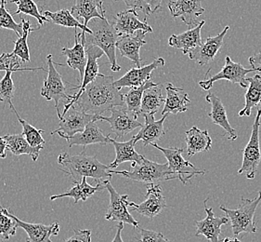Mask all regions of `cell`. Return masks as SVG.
Returning a JSON list of instances; mask_svg holds the SVG:
<instances>
[{"instance_id":"obj_1","label":"cell","mask_w":261,"mask_h":242,"mask_svg":"<svg viewBox=\"0 0 261 242\" xmlns=\"http://www.w3.org/2000/svg\"><path fill=\"white\" fill-rule=\"evenodd\" d=\"M73 105L94 116H102L114 107L125 106L124 94L115 86L112 76L99 74L94 81L86 87L83 93Z\"/></svg>"},{"instance_id":"obj_2","label":"cell","mask_w":261,"mask_h":242,"mask_svg":"<svg viewBox=\"0 0 261 242\" xmlns=\"http://www.w3.org/2000/svg\"><path fill=\"white\" fill-rule=\"evenodd\" d=\"M58 163L66 168V171H61L71 176L73 182H80L84 177H89L99 184L106 180L112 179L113 176L109 166L101 163L97 157L89 156L86 151L79 155L63 152L58 157Z\"/></svg>"},{"instance_id":"obj_3","label":"cell","mask_w":261,"mask_h":242,"mask_svg":"<svg viewBox=\"0 0 261 242\" xmlns=\"http://www.w3.org/2000/svg\"><path fill=\"white\" fill-rule=\"evenodd\" d=\"M89 29L92 34L89 37L86 36L85 47L89 46L99 47L108 57L111 64V70L114 72L120 71L121 66L117 63L116 59V42L119 38V34L115 27L111 25L106 17L103 19L95 18L89 21Z\"/></svg>"},{"instance_id":"obj_4","label":"cell","mask_w":261,"mask_h":242,"mask_svg":"<svg viewBox=\"0 0 261 242\" xmlns=\"http://www.w3.org/2000/svg\"><path fill=\"white\" fill-rule=\"evenodd\" d=\"M261 201V191L257 193L255 199L248 200L244 197L241 199V205L236 210H230L220 206V209L229 218L232 233L234 237H238L243 233L254 234L257 231L255 222L256 208Z\"/></svg>"},{"instance_id":"obj_5","label":"cell","mask_w":261,"mask_h":242,"mask_svg":"<svg viewBox=\"0 0 261 242\" xmlns=\"http://www.w3.org/2000/svg\"><path fill=\"white\" fill-rule=\"evenodd\" d=\"M131 171H114L112 174H119L127 179L147 184H157L163 181L177 179L168 167V164H159L143 158L141 164H131Z\"/></svg>"},{"instance_id":"obj_6","label":"cell","mask_w":261,"mask_h":242,"mask_svg":"<svg viewBox=\"0 0 261 242\" xmlns=\"http://www.w3.org/2000/svg\"><path fill=\"white\" fill-rule=\"evenodd\" d=\"M92 121H99V116L85 113L79 106L73 105L65 113L62 114L59 128L50 134H59L63 139L68 140L75 134L84 132L88 124Z\"/></svg>"},{"instance_id":"obj_7","label":"cell","mask_w":261,"mask_h":242,"mask_svg":"<svg viewBox=\"0 0 261 242\" xmlns=\"http://www.w3.org/2000/svg\"><path fill=\"white\" fill-rule=\"evenodd\" d=\"M47 79L44 80V84L42 87L40 94L47 101H54L55 104V109L57 111V115L59 119L62 118V113L60 111V104L63 100H67L70 102L69 96L67 94L66 87L63 83L62 76L58 72L53 62V55L48 54L47 57ZM67 103V104H68Z\"/></svg>"},{"instance_id":"obj_8","label":"cell","mask_w":261,"mask_h":242,"mask_svg":"<svg viewBox=\"0 0 261 242\" xmlns=\"http://www.w3.org/2000/svg\"><path fill=\"white\" fill-rule=\"evenodd\" d=\"M261 109L257 110L256 118L252 127L250 140L243 150V163L238 174L246 173L247 179H254L258 165L260 163L261 152L259 144V127H260Z\"/></svg>"},{"instance_id":"obj_9","label":"cell","mask_w":261,"mask_h":242,"mask_svg":"<svg viewBox=\"0 0 261 242\" xmlns=\"http://www.w3.org/2000/svg\"><path fill=\"white\" fill-rule=\"evenodd\" d=\"M151 146L157 148L164 154L165 158H167V164L170 171L183 184H187L188 181L192 179L194 175L204 174L206 173L205 171L196 168L190 161L183 158V148H162L157 143H151Z\"/></svg>"},{"instance_id":"obj_10","label":"cell","mask_w":261,"mask_h":242,"mask_svg":"<svg viewBox=\"0 0 261 242\" xmlns=\"http://www.w3.org/2000/svg\"><path fill=\"white\" fill-rule=\"evenodd\" d=\"M253 72H257L255 69H246L241 63H234L230 56L225 59L224 66L218 74L211 77L210 79L199 82V86L204 90H208L213 87V84L218 80L225 79L231 82L232 84H239L242 88L246 89L248 87V81L246 79V75Z\"/></svg>"},{"instance_id":"obj_11","label":"cell","mask_w":261,"mask_h":242,"mask_svg":"<svg viewBox=\"0 0 261 242\" xmlns=\"http://www.w3.org/2000/svg\"><path fill=\"white\" fill-rule=\"evenodd\" d=\"M103 183L105 189L108 190L110 194V204L106 212L105 219L108 221L128 224L135 228H139V223L131 215L127 209L129 207L128 196L120 195L111 184V180H106Z\"/></svg>"},{"instance_id":"obj_12","label":"cell","mask_w":261,"mask_h":242,"mask_svg":"<svg viewBox=\"0 0 261 242\" xmlns=\"http://www.w3.org/2000/svg\"><path fill=\"white\" fill-rule=\"evenodd\" d=\"M111 109V116H99V120L110 124L111 131L117 138H123L137 128H141L143 123L137 120V116L126 109L125 106H118Z\"/></svg>"},{"instance_id":"obj_13","label":"cell","mask_w":261,"mask_h":242,"mask_svg":"<svg viewBox=\"0 0 261 242\" xmlns=\"http://www.w3.org/2000/svg\"><path fill=\"white\" fill-rule=\"evenodd\" d=\"M146 199L140 204L129 202L131 211H135L150 220L162 213L167 207V202L163 196L162 187L159 184L147 185Z\"/></svg>"},{"instance_id":"obj_14","label":"cell","mask_w":261,"mask_h":242,"mask_svg":"<svg viewBox=\"0 0 261 242\" xmlns=\"http://www.w3.org/2000/svg\"><path fill=\"white\" fill-rule=\"evenodd\" d=\"M86 53H87V56H88V63H87V66H86V70H85L83 80L81 81V84L79 85V86H74L72 88V90L79 89V91L74 95L69 96L70 102L68 104L64 105L63 113H65L71 106H73V104L79 100V97L83 93L86 87L90 84L92 81H94L96 78L99 76L98 59L100 58L105 54V53L97 46H89V47H86Z\"/></svg>"},{"instance_id":"obj_15","label":"cell","mask_w":261,"mask_h":242,"mask_svg":"<svg viewBox=\"0 0 261 242\" xmlns=\"http://www.w3.org/2000/svg\"><path fill=\"white\" fill-rule=\"evenodd\" d=\"M167 7L174 19L180 18L185 25L193 28L199 25L197 18L205 11L202 7V0L169 1Z\"/></svg>"},{"instance_id":"obj_16","label":"cell","mask_w":261,"mask_h":242,"mask_svg":"<svg viewBox=\"0 0 261 242\" xmlns=\"http://www.w3.org/2000/svg\"><path fill=\"white\" fill-rule=\"evenodd\" d=\"M165 59L157 58L152 63L141 66L140 68H131L121 79L115 80V86L121 90L122 88H136L145 84L151 79V73L155 69L165 65Z\"/></svg>"},{"instance_id":"obj_17","label":"cell","mask_w":261,"mask_h":242,"mask_svg":"<svg viewBox=\"0 0 261 242\" xmlns=\"http://www.w3.org/2000/svg\"><path fill=\"white\" fill-rule=\"evenodd\" d=\"M146 32L139 30L134 35H122L116 42V49L120 52L121 55L130 60L138 68L141 67L142 60L140 55L141 47L146 44Z\"/></svg>"},{"instance_id":"obj_18","label":"cell","mask_w":261,"mask_h":242,"mask_svg":"<svg viewBox=\"0 0 261 242\" xmlns=\"http://www.w3.org/2000/svg\"><path fill=\"white\" fill-rule=\"evenodd\" d=\"M208 198L204 201V211L206 212V218L202 221L195 222L197 227L196 229V237L204 236L208 242H220V237L221 235V227L229 224L228 217H215L212 208L206 206Z\"/></svg>"},{"instance_id":"obj_19","label":"cell","mask_w":261,"mask_h":242,"mask_svg":"<svg viewBox=\"0 0 261 242\" xmlns=\"http://www.w3.org/2000/svg\"><path fill=\"white\" fill-rule=\"evenodd\" d=\"M6 212L17 222L18 227H21L27 232L28 236L27 242H53L50 237H56L60 233V225L57 222L53 223L50 226H45L42 224H32L20 220L11 212V210L6 209Z\"/></svg>"},{"instance_id":"obj_20","label":"cell","mask_w":261,"mask_h":242,"mask_svg":"<svg viewBox=\"0 0 261 242\" xmlns=\"http://www.w3.org/2000/svg\"><path fill=\"white\" fill-rule=\"evenodd\" d=\"M229 29L230 27L227 26L218 36L207 37L200 47L194 49L193 52L189 53V59L195 61L200 65L212 63L223 45L225 36Z\"/></svg>"},{"instance_id":"obj_21","label":"cell","mask_w":261,"mask_h":242,"mask_svg":"<svg viewBox=\"0 0 261 242\" xmlns=\"http://www.w3.org/2000/svg\"><path fill=\"white\" fill-rule=\"evenodd\" d=\"M114 27L116 32L122 35H134L137 31L142 30L146 33H152L153 30L146 21H140L136 10L130 9L121 11L115 15Z\"/></svg>"},{"instance_id":"obj_22","label":"cell","mask_w":261,"mask_h":242,"mask_svg":"<svg viewBox=\"0 0 261 242\" xmlns=\"http://www.w3.org/2000/svg\"><path fill=\"white\" fill-rule=\"evenodd\" d=\"M167 116L168 115H165L161 119L155 120L154 115H144L143 117L145 119V122L143 126L141 127L139 133L133 136L135 142L142 141L144 147L159 142L163 137L165 136L166 133L164 129V123Z\"/></svg>"},{"instance_id":"obj_23","label":"cell","mask_w":261,"mask_h":242,"mask_svg":"<svg viewBox=\"0 0 261 242\" xmlns=\"http://www.w3.org/2000/svg\"><path fill=\"white\" fill-rule=\"evenodd\" d=\"M205 21L199 22L196 27L191 28L188 31L181 33L179 35H172L168 39V45L182 51L184 55H187L194 49L200 47L203 41L201 37V30L204 26Z\"/></svg>"},{"instance_id":"obj_24","label":"cell","mask_w":261,"mask_h":242,"mask_svg":"<svg viewBox=\"0 0 261 242\" xmlns=\"http://www.w3.org/2000/svg\"><path fill=\"white\" fill-rule=\"evenodd\" d=\"M205 100L211 105V112L209 113L208 116L212 122L223 128L228 139L230 141H235L238 138V134L236 130L230 126V122L227 117L226 108L222 103V101L215 94V93H209L206 95Z\"/></svg>"},{"instance_id":"obj_25","label":"cell","mask_w":261,"mask_h":242,"mask_svg":"<svg viewBox=\"0 0 261 242\" xmlns=\"http://www.w3.org/2000/svg\"><path fill=\"white\" fill-rule=\"evenodd\" d=\"M165 88L167 91V99L163 108L162 116L169 114L178 115L188 110L190 98L185 90L173 86L171 83H167Z\"/></svg>"},{"instance_id":"obj_26","label":"cell","mask_w":261,"mask_h":242,"mask_svg":"<svg viewBox=\"0 0 261 242\" xmlns=\"http://www.w3.org/2000/svg\"><path fill=\"white\" fill-rule=\"evenodd\" d=\"M74 46L72 49L64 47L62 49V54L67 57V63L70 68L77 70L80 75V81L83 80L85 70L88 63V56L86 53V47L80 40V34L77 33V29H74Z\"/></svg>"},{"instance_id":"obj_27","label":"cell","mask_w":261,"mask_h":242,"mask_svg":"<svg viewBox=\"0 0 261 242\" xmlns=\"http://www.w3.org/2000/svg\"><path fill=\"white\" fill-rule=\"evenodd\" d=\"M110 134L105 135V133L101 132L99 126L97 125L96 121H92L86 129L84 132H80L75 134L74 136L66 140L68 142L69 148H73V146H83L87 147L89 144H107L111 143Z\"/></svg>"},{"instance_id":"obj_28","label":"cell","mask_w":261,"mask_h":242,"mask_svg":"<svg viewBox=\"0 0 261 242\" xmlns=\"http://www.w3.org/2000/svg\"><path fill=\"white\" fill-rule=\"evenodd\" d=\"M71 12L76 15V19L82 18L86 27H88L89 21L92 19L105 18L102 0H74V5L72 7Z\"/></svg>"},{"instance_id":"obj_29","label":"cell","mask_w":261,"mask_h":242,"mask_svg":"<svg viewBox=\"0 0 261 242\" xmlns=\"http://www.w3.org/2000/svg\"><path fill=\"white\" fill-rule=\"evenodd\" d=\"M111 143L115 147V160L108 165L111 170L117 168L120 164L125 162H132V163L141 164L144 157L140 155L135 150L136 142L132 137L127 142H117L114 139L111 140Z\"/></svg>"},{"instance_id":"obj_30","label":"cell","mask_w":261,"mask_h":242,"mask_svg":"<svg viewBox=\"0 0 261 242\" xmlns=\"http://www.w3.org/2000/svg\"><path fill=\"white\" fill-rule=\"evenodd\" d=\"M187 156L192 157L197 153L206 152L212 148V139L208 131H202L197 127H193L186 132Z\"/></svg>"},{"instance_id":"obj_31","label":"cell","mask_w":261,"mask_h":242,"mask_svg":"<svg viewBox=\"0 0 261 242\" xmlns=\"http://www.w3.org/2000/svg\"><path fill=\"white\" fill-rule=\"evenodd\" d=\"M105 183L97 184L96 186H92L87 182V178L84 177L80 182H73V186L66 193L61 195H54L50 197V200H55L61 198H72L74 200V204H77L79 200L86 201L91 196L94 195L96 192L102 191L105 189Z\"/></svg>"},{"instance_id":"obj_32","label":"cell","mask_w":261,"mask_h":242,"mask_svg":"<svg viewBox=\"0 0 261 242\" xmlns=\"http://www.w3.org/2000/svg\"><path fill=\"white\" fill-rule=\"evenodd\" d=\"M7 148L14 156L28 155L31 157L33 161H37L40 151L44 149V146L38 148H32L30 143L27 142V138L22 134H8L4 136Z\"/></svg>"},{"instance_id":"obj_33","label":"cell","mask_w":261,"mask_h":242,"mask_svg":"<svg viewBox=\"0 0 261 242\" xmlns=\"http://www.w3.org/2000/svg\"><path fill=\"white\" fill-rule=\"evenodd\" d=\"M163 86L156 84L147 89L141 101V115H155L165 106L166 99L162 94Z\"/></svg>"},{"instance_id":"obj_34","label":"cell","mask_w":261,"mask_h":242,"mask_svg":"<svg viewBox=\"0 0 261 242\" xmlns=\"http://www.w3.org/2000/svg\"><path fill=\"white\" fill-rule=\"evenodd\" d=\"M248 87L245 99V107L239 112V116H249L252 109L261 103V76L255 75L253 78H248Z\"/></svg>"},{"instance_id":"obj_35","label":"cell","mask_w":261,"mask_h":242,"mask_svg":"<svg viewBox=\"0 0 261 242\" xmlns=\"http://www.w3.org/2000/svg\"><path fill=\"white\" fill-rule=\"evenodd\" d=\"M43 15L47 17L49 21H51L54 25L61 26L64 27H73L74 29L80 28L83 32H86L87 34H92V31L89 29V27H86L84 26V23L73 17L71 11H69L67 9H63L58 11H44Z\"/></svg>"},{"instance_id":"obj_36","label":"cell","mask_w":261,"mask_h":242,"mask_svg":"<svg viewBox=\"0 0 261 242\" xmlns=\"http://www.w3.org/2000/svg\"><path fill=\"white\" fill-rule=\"evenodd\" d=\"M21 19L23 26V34L21 37L14 41L15 47L11 53L21 59L22 63H29L31 59H30L29 47L27 44V37L32 32L39 30L40 27H32L31 21H27L23 17H21Z\"/></svg>"},{"instance_id":"obj_37","label":"cell","mask_w":261,"mask_h":242,"mask_svg":"<svg viewBox=\"0 0 261 242\" xmlns=\"http://www.w3.org/2000/svg\"><path fill=\"white\" fill-rule=\"evenodd\" d=\"M155 85L156 83L152 82L151 80H149L145 84L142 85L141 87L131 88L127 93L124 94V102H125L126 109L131 113H133L137 117L138 116H140L141 115V101H142V96H143L144 91L147 89L153 87Z\"/></svg>"},{"instance_id":"obj_38","label":"cell","mask_w":261,"mask_h":242,"mask_svg":"<svg viewBox=\"0 0 261 242\" xmlns=\"http://www.w3.org/2000/svg\"><path fill=\"white\" fill-rule=\"evenodd\" d=\"M12 111L15 113L16 116L19 122L21 123L22 126V134L27 138V142L30 143L32 148H38V147H42L43 144H45V140L42 137V133H44L45 131L43 130H38L37 128L32 126L29 122L27 120L22 119L20 115L18 114V112L15 109V107L12 109Z\"/></svg>"},{"instance_id":"obj_39","label":"cell","mask_w":261,"mask_h":242,"mask_svg":"<svg viewBox=\"0 0 261 242\" xmlns=\"http://www.w3.org/2000/svg\"><path fill=\"white\" fill-rule=\"evenodd\" d=\"M11 3H14L18 7L14 14L23 13L27 15L32 16L35 19H37L39 27H43L44 22L49 21L47 17H45L39 11L37 4L34 0H11Z\"/></svg>"},{"instance_id":"obj_40","label":"cell","mask_w":261,"mask_h":242,"mask_svg":"<svg viewBox=\"0 0 261 242\" xmlns=\"http://www.w3.org/2000/svg\"><path fill=\"white\" fill-rule=\"evenodd\" d=\"M21 59L12 53H2L0 54V71L6 72H18V71H37V70H45L43 67H35V68H27L21 67Z\"/></svg>"},{"instance_id":"obj_41","label":"cell","mask_w":261,"mask_h":242,"mask_svg":"<svg viewBox=\"0 0 261 242\" xmlns=\"http://www.w3.org/2000/svg\"><path fill=\"white\" fill-rule=\"evenodd\" d=\"M12 72H6L4 78L0 80V102L4 103V106L9 105L11 110L14 108L12 99L14 97V83L11 78Z\"/></svg>"},{"instance_id":"obj_42","label":"cell","mask_w":261,"mask_h":242,"mask_svg":"<svg viewBox=\"0 0 261 242\" xmlns=\"http://www.w3.org/2000/svg\"><path fill=\"white\" fill-rule=\"evenodd\" d=\"M6 3H7V0H2V5L0 7V28L12 30L15 32L18 37H21L23 34L22 22L21 21V23H17L13 20L11 13L8 10H6Z\"/></svg>"},{"instance_id":"obj_43","label":"cell","mask_w":261,"mask_h":242,"mask_svg":"<svg viewBox=\"0 0 261 242\" xmlns=\"http://www.w3.org/2000/svg\"><path fill=\"white\" fill-rule=\"evenodd\" d=\"M17 228V222L6 212L5 208L0 210V237L9 239L11 236H15Z\"/></svg>"},{"instance_id":"obj_44","label":"cell","mask_w":261,"mask_h":242,"mask_svg":"<svg viewBox=\"0 0 261 242\" xmlns=\"http://www.w3.org/2000/svg\"><path fill=\"white\" fill-rule=\"evenodd\" d=\"M64 242H91V231L89 229H73V235Z\"/></svg>"},{"instance_id":"obj_45","label":"cell","mask_w":261,"mask_h":242,"mask_svg":"<svg viewBox=\"0 0 261 242\" xmlns=\"http://www.w3.org/2000/svg\"><path fill=\"white\" fill-rule=\"evenodd\" d=\"M125 3V5L130 7L132 9L136 11H141L145 14V18L151 14V10L149 6L147 5L145 0H123Z\"/></svg>"},{"instance_id":"obj_46","label":"cell","mask_w":261,"mask_h":242,"mask_svg":"<svg viewBox=\"0 0 261 242\" xmlns=\"http://www.w3.org/2000/svg\"><path fill=\"white\" fill-rule=\"evenodd\" d=\"M141 232V239H138L140 242H158L160 237L162 236V233H157V232L151 231L144 228H140Z\"/></svg>"},{"instance_id":"obj_47","label":"cell","mask_w":261,"mask_h":242,"mask_svg":"<svg viewBox=\"0 0 261 242\" xmlns=\"http://www.w3.org/2000/svg\"><path fill=\"white\" fill-rule=\"evenodd\" d=\"M251 67L256 70L257 72L261 71V53H256L248 59Z\"/></svg>"},{"instance_id":"obj_48","label":"cell","mask_w":261,"mask_h":242,"mask_svg":"<svg viewBox=\"0 0 261 242\" xmlns=\"http://www.w3.org/2000/svg\"><path fill=\"white\" fill-rule=\"evenodd\" d=\"M163 0H145L147 5L149 6L151 11V14L159 10V8L162 5Z\"/></svg>"},{"instance_id":"obj_49","label":"cell","mask_w":261,"mask_h":242,"mask_svg":"<svg viewBox=\"0 0 261 242\" xmlns=\"http://www.w3.org/2000/svg\"><path fill=\"white\" fill-rule=\"evenodd\" d=\"M123 228H124V223H118L116 234H115V237H114L112 242H124L123 238H122V235H121Z\"/></svg>"},{"instance_id":"obj_50","label":"cell","mask_w":261,"mask_h":242,"mask_svg":"<svg viewBox=\"0 0 261 242\" xmlns=\"http://www.w3.org/2000/svg\"><path fill=\"white\" fill-rule=\"evenodd\" d=\"M7 142H6L4 137H0V158H7V153H6V149H7Z\"/></svg>"},{"instance_id":"obj_51","label":"cell","mask_w":261,"mask_h":242,"mask_svg":"<svg viewBox=\"0 0 261 242\" xmlns=\"http://www.w3.org/2000/svg\"><path fill=\"white\" fill-rule=\"evenodd\" d=\"M223 242H241L240 239L239 238H237V237H232V238H230V237H226L223 239Z\"/></svg>"},{"instance_id":"obj_52","label":"cell","mask_w":261,"mask_h":242,"mask_svg":"<svg viewBox=\"0 0 261 242\" xmlns=\"http://www.w3.org/2000/svg\"><path fill=\"white\" fill-rule=\"evenodd\" d=\"M158 242H172V241H170V240H169V239H167V237H165V236H164V235H163L162 234V236H161V237H160V239H159V241Z\"/></svg>"},{"instance_id":"obj_53","label":"cell","mask_w":261,"mask_h":242,"mask_svg":"<svg viewBox=\"0 0 261 242\" xmlns=\"http://www.w3.org/2000/svg\"><path fill=\"white\" fill-rule=\"evenodd\" d=\"M4 240H5L4 238H2V237H0V242H4Z\"/></svg>"},{"instance_id":"obj_54","label":"cell","mask_w":261,"mask_h":242,"mask_svg":"<svg viewBox=\"0 0 261 242\" xmlns=\"http://www.w3.org/2000/svg\"><path fill=\"white\" fill-rule=\"evenodd\" d=\"M2 5V0H0V7Z\"/></svg>"},{"instance_id":"obj_55","label":"cell","mask_w":261,"mask_h":242,"mask_svg":"<svg viewBox=\"0 0 261 242\" xmlns=\"http://www.w3.org/2000/svg\"><path fill=\"white\" fill-rule=\"evenodd\" d=\"M3 209V207L2 206L0 205V210H2Z\"/></svg>"},{"instance_id":"obj_56","label":"cell","mask_w":261,"mask_h":242,"mask_svg":"<svg viewBox=\"0 0 261 242\" xmlns=\"http://www.w3.org/2000/svg\"><path fill=\"white\" fill-rule=\"evenodd\" d=\"M114 1H118V0H114Z\"/></svg>"},{"instance_id":"obj_57","label":"cell","mask_w":261,"mask_h":242,"mask_svg":"<svg viewBox=\"0 0 261 242\" xmlns=\"http://www.w3.org/2000/svg\"><path fill=\"white\" fill-rule=\"evenodd\" d=\"M260 109H261V103H260Z\"/></svg>"},{"instance_id":"obj_58","label":"cell","mask_w":261,"mask_h":242,"mask_svg":"<svg viewBox=\"0 0 261 242\" xmlns=\"http://www.w3.org/2000/svg\"><path fill=\"white\" fill-rule=\"evenodd\" d=\"M222 242H223V241H222Z\"/></svg>"}]
</instances>
